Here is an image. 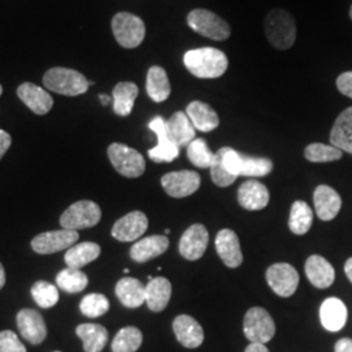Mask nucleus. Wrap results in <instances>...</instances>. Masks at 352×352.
I'll return each mask as SVG.
<instances>
[{
	"label": "nucleus",
	"mask_w": 352,
	"mask_h": 352,
	"mask_svg": "<svg viewBox=\"0 0 352 352\" xmlns=\"http://www.w3.org/2000/svg\"><path fill=\"white\" fill-rule=\"evenodd\" d=\"M184 65L192 75L199 78H218L225 75L228 59L223 51L201 47L186 52Z\"/></svg>",
	"instance_id": "nucleus-1"
},
{
	"label": "nucleus",
	"mask_w": 352,
	"mask_h": 352,
	"mask_svg": "<svg viewBox=\"0 0 352 352\" xmlns=\"http://www.w3.org/2000/svg\"><path fill=\"white\" fill-rule=\"evenodd\" d=\"M265 33L270 45L278 50H289L296 39V23L286 10H272L265 17Z\"/></svg>",
	"instance_id": "nucleus-2"
},
{
	"label": "nucleus",
	"mask_w": 352,
	"mask_h": 352,
	"mask_svg": "<svg viewBox=\"0 0 352 352\" xmlns=\"http://www.w3.org/2000/svg\"><path fill=\"white\" fill-rule=\"evenodd\" d=\"M43 84L51 91L68 97L84 94L90 87L87 77L82 74L63 67L49 69L43 76Z\"/></svg>",
	"instance_id": "nucleus-3"
},
{
	"label": "nucleus",
	"mask_w": 352,
	"mask_h": 352,
	"mask_svg": "<svg viewBox=\"0 0 352 352\" xmlns=\"http://www.w3.org/2000/svg\"><path fill=\"white\" fill-rule=\"evenodd\" d=\"M111 28L113 37L124 49L139 47L146 34L144 21L129 12L116 13L113 16Z\"/></svg>",
	"instance_id": "nucleus-4"
},
{
	"label": "nucleus",
	"mask_w": 352,
	"mask_h": 352,
	"mask_svg": "<svg viewBox=\"0 0 352 352\" xmlns=\"http://www.w3.org/2000/svg\"><path fill=\"white\" fill-rule=\"evenodd\" d=\"M187 24L197 34L213 41H226L231 36V28L226 21L209 10L197 8L190 11Z\"/></svg>",
	"instance_id": "nucleus-5"
},
{
	"label": "nucleus",
	"mask_w": 352,
	"mask_h": 352,
	"mask_svg": "<svg viewBox=\"0 0 352 352\" xmlns=\"http://www.w3.org/2000/svg\"><path fill=\"white\" fill-rule=\"evenodd\" d=\"M109 160L113 168L126 177H139L145 173V158L139 153L124 144L113 142L107 149Z\"/></svg>",
	"instance_id": "nucleus-6"
},
{
	"label": "nucleus",
	"mask_w": 352,
	"mask_h": 352,
	"mask_svg": "<svg viewBox=\"0 0 352 352\" xmlns=\"http://www.w3.org/2000/svg\"><path fill=\"white\" fill-rule=\"evenodd\" d=\"M101 208L89 200L72 204L60 217V226L65 230H81L97 226L101 221Z\"/></svg>",
	"instance_id": "nucleus-7"
},
{
	"label": "nucleus",
	"mask_w": 352,
	"mask_h": 352,
	"mask_svg": "<svg viewBox=\"0 0 352 352\" xmlns=\"http://www.w3.org/2000/svg\"><path fill=\"white\" fill-rule=\"evenodd\" d=\"M244 334L251 343H267L276 334V324L270 314L260 307H253L244 317Z\"/></svg>",
	"instance_id": "nucleus-8"
},
{
	"label": "nucleus",
	"mask_w": 352,
	"mask_h": 352,
	"mask_svg": "<svg viewBox=\"0 0 352 352\" xmlns=\"http://www.w3.org/2000/svg\"><path fill=\"white\" fill-rule=\"evenodd\" d=\"M299 273L292 265L286 263L272 265L266 270V280L270 289H273L278 296L289 298L295 294L299 286Z\"/></svg>",
	"instance_id": "nucleus-9"
},
{
	"label": "nucleus",
	"mask_w": 352,
	"mask_h": 352,
	"mask_svg": "<svg viewBox=\"0 0 352 352\" xmlns=\"http://www.w3.org/2000/svg\"><path fill=\"white\" fill-rule=\"evenodd\" d=\"M164 192L174 197L183 199L193 195L201 186V177L196 171H174L162 176L161 179Z\"/></svg>",
	"instance_id": "nucleus-10"
},
{
	"label": "nucleus",
	"mask_w": 352,
	"mask_h": 352,
	"mask_svg": "<svg viewBox=\"0 0 352 352\" xmlns=\"http://www.w3.org/2000/svg\"><path fill=\"white\" fill-rule=\"evenodd\" d=\"M78 240V232L72 230H54L39 234L32 240L33 251L39 254H51L56 252L69 250Z\"/></svg>",
	"instance_id": "nucleus-11"
},
{
	"label": "nucleus",
	"mask_w": 352,
	"mask_h": 352,
	"mask_svg": "<svg viewBox=\"0 0 352 352\" xmlns=\"http://www.w3.org/2000/svg\"><path fill=\"white\" fill-rule=\"evenodd\" d=\"M209 244V232L201 223L187 228L179 241V253L188 261L200 260Z\"/></svg>",
	"instance_id": "nucleus-12"
},
{
	"label": "nucleus",
	"mask_w": 352,
	"mask_h": 352,
	"mask_svg": "<svg viewBox=\"0 0 352 352\" xmlns=\"http://www.w3.org/2000/svg\"><path fill=\"white\" fill-rule=\"evenodd\" d=\"M149 128L157 135V139H158V145L148 153L151 161L155 164L175 161L179 157L180 148H177L175 144L168 139L166 132V120L164 118L155 116L149 123Z\"/></svg>",
	"instance_id": "nucleus-13"
},
{
	"label": "nucleus",
	"mask_w": 352,
	"mask_h": 352,
	"mask_svg": "<svg viewBox=\"0 0 352 352\" xmlns=\"http://www.w3.org/2000/svg\"><path fill=\"white\" fill-rule=\"evenodd\" d=\"M148 226H149L148 217L142 212L136 210L118 219L113 225L111 234L115 239L123 243L135 241L145 234Z\"/></svg>",
	"instance_id": "nucleus-14"
},
{
	"label": "nucleus",
	"mask_w": 352,
	"mask_h": 352,
	"mask_svg": "<svg viewBox=\"0 0 352 352\" xmlns=\"http://www.w3.org/2000/svg\"><path fill=\"white\" fill-rule=\"evenodd\" d=\"M17 327L24 340L32 344H39L46 340L47 329L39 312L25 308L17 314Z\"/></svg>",
	"instance_id": "nucleus-15"
},
{
	"label": "nucleus",
	"mask_w": 352,
	"mask_h": 352,
	"mask_svg": "<svg viewBox=\"0 0 352 352\" xmlns=\"http://www.w3.org/2000/svg\"><path fill=\"white\" fill-rule=\"evenodd\" d=\"M269 190L258 180L250 179L244 182L238 190V201L245 210H263L269 204Z\"/></svg>",
	"instance_id": "nucleus-16"
},
{
	"label": "nucleus",
	"mask_w": 352,
	"mask_h": 352,
	"mask_svg": "<svg viewBox=\"0 0 352 352\" xmlns=\"http://www.w3.org/2000/svg\"><path fill=\"white\" fill-rule=\"evenodd\" d=\"M215 250L226 266L234 269L243 263L239 238L232 230H221L215 238Z\"/></svg>",
	"instance_id": "nucleus-17"
},
{
	"label": "nucleus",
	"mask_w": 352,
	"mask_h": 352,
	"mask_svg": "<svg viewBox=\"0 0 352 352\" xmlns=\"http://www.w3.org/2000/svg\"><path fill=\"white\" fill-rule=\"evenodd\" d=\"M314 202L317 217L321 221H333L342 208L340 193L329 186H318L314 193Z\"/></svg>",
	"instance_id": "nucleus-18"
},
{
	"label": "nucleus",
	"mask_w": 352,
	"mask_h": 352,
	"mask_svg": "<svg viewBox=\"0 0 352 352\" xmlns=\"http://www.w3.org/2000/svg\"><path fill=\"white\" fill-rule=\"evenodd\" d=\"M166 132L168 139L175 144L177 148L188 146L196 139V128L189 120L187 113L177 111L168 120H166Z\"/></svg>",
	"instance_id": "nucleus-19"
},
{
	"label": "nucleus",
	"mask_w": 352,
	"mask_h": 352,
	"mask_svg": "<svg viewBox=\"0 0 352 352\" xmlns=\"http://www.w3.org/2000/svg\"><path fill=\"white\" fill-rule=\"evenodd\" d=\"M176 340L187 349H197L204 342V330L201 325L188 315L176 317L173 324Z\"/></svg>",
	"instance_id": "nucleus-20"
},
{
	"label": "nucleus",
	"mask_w": 352,
	"mask_h": 352,
	"mask_svg": "<svg viewBox=\"0 0 352 352\" xmlns=\"http://www.w3.org/2000/svg\"><path fill=\"white\" fill-rule=\"evenodd\" d=\"M17 96L37 115L49 113L54 106V100L50 94L45 89L32 82H24L23 85H20L17 89Z\"/></svg>",
	"instance_id": "nucleus-21"
},
{
	"label": "nucleus",
	"mask_w": 352,
	"mask_h": 352,
	"mask_svg": "<svg viewBox=\"0 0 352 352\" xmlns=\"http://www.w3.org/2000/svg\"><path fill=\"white\" fill-rule=\"evenodd\" d=\"M305 274L317 289L330 287L336 279V270L333 265L318 254L308 257L305 263Z\"/></svg>",
	"instance_id": "nucleus-22"
},
{
	"label": "nucleus",
	"mask_w": 352,
	"mask_h": 352,
	"mask_svg": "<svg viewBox=\"0 0 352 352\" xmlns=\"http://www.w3.org/2000/svg\"><path fill=\"white\" fill-rule=\"evenodd\" d=\"M170 245L168 239L164 235H151L136 241L131 248V258L136 263H148L153 258L164 254Z\"/></svg>",
	"instance_id": "nucleus-23"
},
{
	"label": "nucleus",
	"mask_w": 352,
	"mask_h": 352,
	"mask_svg": "<svg viewBox=\"0 0 352 352\" xmlns=\"http://www.w3.org/2000/svg\"><path fill=\"white\" fill-rule=\"evenodd\" d=\"M145 287L139 279L126 277L116 283L115 294L126 308H139L146 300Z\"/></svg>",
	"instance_id": "nucleus-24"
},
{
	"label": "nucleus",
	"mask_w": 352,
	"mask_h": 352,
	"mask_svg": "<svg viewBox=\"0 0 352 352\" xmlns=\"http://www.w3.org/2000/svg\"><path fill=\"white\" fill-rule=\"evenodd\" d=\"M346 304L338 298H329L321 304L320 318L321 324L329 331H340L347 321Z\"/></svg>",
	"instance_id": "nucleus-25"
},
{
	"label": "nucleus",
	"mask_w": 352,
	"mask_h": 352,
	"mask_svg": "<svg viewBox=\"0 0 352 352\" xmlns=\"http://www.w3.org/2000/svg\"><path fill=\"white\" fill-rule=\"evenodd\" d=\"M186 113L193 126L201 132H212L219 126L218 113L205 102H190L187 106Z\"/></svg>",
	"instance_id": "nucleus-26"
},
{
	"label": "nucleus",
	"mask_w": 352,
	"mask_h": 352,
	"mask_svg": "<svg viewBox=\"0 0 352 352\" xmlns=\"http://www.w3.org/2000/svg\"><path fill=\"white\" fill-rule=\"evenodd\" d=\"M330 142L342 151L352 154V107L340 113L330 132Z\"/></svg>",
	"instance_id": "nucleus-27"
},
{
	"label": "nucleus",
	"mask_w": 352,
	"mask_h": 352,
	"mask_svg": "<svg viewBox=\"0 0 352 352\" xmlns=\"http://www.w3.org/2000/svg\"><path fill=\"white\" fill-rule=\"evenodd\" d=\"M146 300L153 312H162L171 299L173 287L168 279L164 277L153 278L146 285Z\"/></svg>",
	"instance_id": "nucleus-28"
},
{
	"label": "nucleus",
	"mask_w": 352,
	"mask_h": 352,
	"mask_svg": "<svg viewBox=\"0 0 352 352\" xmlns=\"http://www.w3.org/2000/svg\"><path fill=\"white\" fill-rule=\"evenodd\" d=\"M101 254V247L93 241H84L76 244L65 252L64 261L68 267L81 269L85 265L93 263Z\"/></svg>",
	"instance_id": "nucleus-29"
},
{
	"label": "nucleus",
	"mask_w": 352,
	"mask_h": 352,
	"mask_svg": "<svg viewBox=\"0 0 352 352\" xmlns=\"http://www.w3.org/2000/svg\"><path fill=\"white\" fill-rule=\"evenodd\" d=\"M146 91L151 100L157 103L164 102L171 94L168 76L162 67L153 65L146 76Z\"/></svg>",
	"instance_id": "nucleus-30"
},
{
	"label": "nucleus",
	"mask_w": 352,
	"mask_h": 352,
	"mask_svg": "<svg viewBox=\"0 0 352 352\" xmlns=\"http://www.w3.org/2000/svg\"><path fill=\"white\" fill-rule=\"evenodd\" d=\"M139 96V88L135 82L122 81L113 88V111L119 116H128L132 113L135 101Z\"/></svg>",
	"instance_id": "nucleus-31"
},
{
	"label": "nucleus",
	"mask_w": 352,
	"mask_h": 352,
	"mask_svg": "<svg viewBox=\"0 0 352 352\" xmlns=\"http://www.w3.org/2000/svg\"><path fill=\"white\" fill-rule=\"evenodd\" d=\"M76 334L84 342L85 352H101L109 340V331L98 324L78 325L76 327Z\"/></svg>",
	"instance_id": "nucleus-32"
},
{
	"label": "nucleus",
	"mask_w": 352,
	"mask_h": 352,
	"mask_svg": "<svg viewBox=\"0 0 352 352\" xmlns=\"http://www.w3.org/2000/svg\"><path fill=\"white\" fill-rule=\"evenodd\" d=\"M314 222V212L305 201H295L289 212V227L292 234L304 235L307 234Z\"/></svg>",
	"instance_id": "nucleus-33"
},
{
	"label": "nucleus",
	"mask_w": 352,
	"mask_h": 352,
	"mask_svg": "<svg viewBox=\"0 0 352 352\" xmlns=\"http://www.w3.org/2000/svg\"><path fill=\"white\" fill-rule=\"evenodd\" d=\"M88 276L81 269L67 267L56 276V285L68 294H77L87 289Z\"/></svg>",
	"instance_id": "nucleus-34"
},
{
	"label": "nucleus",
	"mask_w": 352,
	"mask_h": 352,
	"mask_svg": "<svg viewBox=\"0 0 352 352\" xmlns=\"http://www.w3.org/2000/svg\"><path fill=\"white\" fill-rule=\"evenodd\" d=\"M142 344V333L138 327L120 329L113 340V352H136Z\"/></svg>",
	"instance_id": "nucleus-35"
},
{
	"label": "nucleus",
	"mask_w": 352,
	"mask_h": 352,
	"mask_svg": "<svg viewBox=\"0 0 352 352\" xmlns=\"http://www.w3.org/2000/svg\"><path fill=\"white\" fill-rule=\"evenodd\" d=\"M273 171V162L269 158L248 157L240 153L239 176L261 177Z\"/></svg>",
	"instance_id": "nucleus-36"
},
{
	"label": "nucleus",
	"mask_w": 352,
	"mask_h": 352,
	"mask_svg": "<svg viewBox=\"0 0 352 352\" xmlns=\"http://www.w3.org/2000/svg\"><path fill=\"white\" fill-rule=\"evenodd\" d=\"M342 155H343V151L338 149V148H336L333 145L320 144V142L308 145L304 151V157L309 162H315V164H325V162L340 161Z\"/></svg>",
	"instance_id": "nucleus-37"
},
{
	"label": "nucleus",
	"mask_w": 352,
	"mask_h": 352,
	"mask_svg": "<svg viewBox=\"0 0 352 352\" xmlns=\"http://www.w3.org/2000/svg\"><path fill=\"white\" fill-rule=\"evenodd\" d=\"M187 157L190 164L199 168H210L213 162L214 153L209 149L204 139H195L187 146Z\"/></svg>",
	"instance_id": "nucleus-38"
},
{
	"label": "nucleus",
	"mask_w": 352,
	"mask_h": 352,
	"mask_svg": "<svg viewBox=\"0 0 352 352\" xmlns=\"http://www.w3.org/2000/svg\"><path fill=\"white\" fill-rule=\"evenodd\" d=\"M32 296L34 302H37L41 308H45V309L54 307L59 300V292L56 286L45 280H39L33 285Z\"/></svg>",
	"instance_id": "nucleus-39"
},
{
	"label": "nucleus",
	"mask_w": 352,
	"mask_h": 352,
	"mask_svg": "<svg viewBox=\"0 0 352 352\" xmlns=\"http://www.w3.org/2000/svg\"><path fill=\"white\" fill-rule=\"evenodd\" d=\"M110 309L109 299L102 294H89L81 302H80V311L82 315L96 318L100 316L107 314Z\"/></svg>",
	"instance_id": "nucleus-40"
},
{
	"label": "nucleus",
	"mask_w": 352,
	"mask_h": 352,
	"mask_svg": "<svg viewBox=\"0 0 352 352\" xmlns=\"http://www.w3.org/2000/svg\"><path fill=\"white\" fill-rule=\"evenodd\" d=\"M210 175H212L214 184L218 187H222V188L230 187L238 179L236 176L231 175L225 168L221 151H218L214 154L213 162L210 166Z\"/></svg>",
	"instance_id": "nucleus-41"
},
{
	"label": "nucleus",
	"mask_w": 352,
	"mask_h": 352,
	"mask_svg": "<svg viewBox=\"0 0 352 352\" xmlns=\"http://www.w3.org/2000/svg\"><path fill=\"white\" fill-rule=\"evenodd\" d=\"M0 352H26V349L13 331L4 330L0 333Z\"/></svg>",
	"instance_id": "nucleus-42"
},
{
	"label": "nucleus",
	"mask_w": 352,
	"mask_h": 352,
	"mask_svg": "<svg viewBox=\"0 0 352 352\" xmlns=\"http://www.w3.org/2000/svg\"><path fill=\"white\" fill-rule=\"evenodd\" d=\"M337 88L340 93L352 100V71L343 72L337 78Z\"/></svg>",
	"instance_id": "nucleus-43"
},
{
	"label": "nucleus",
	"mask_w": 352,
	"mask_h": 352,
	"mask_svg": "<svg viewBox=\"0 0 352 352\" xmlns=\"http://www.w3.org/2000/svg\"><path fill=\"white\" fill-rule=\"evenodd\" d=\"M12 144V139L10 136V133H7L6 131L0 129V160L3 158V155L7 153Z\"/></svg>",
	"instance_id": "nucleus-44"
},
{
	"label": "nucleus",
	"mask_w": 352,
	"mask_h": 352,
	"mask_svg": "<svg viewBox=\"0 0 352 352\" xmlns=\"http://www.w3.org/2000/svg\"><path fill=\"white\" fill-rule=\"evenodd\" d=\"M336 352H352V340L342 338L336 343Z\"/></svg>",
	"instance_id": "nucleus-45"
},
{
	"label": "nucleus",
	"mask_w": 352,
	"mask_h": 352,
	"mask_svg": "<svg viewBox=\"0 0 352 352\" xmlns=\"http://www.w3.org/2000/svg\"><path fill=\"white\" fill-rule=\"evenodd\" d=\"M244 352H269V350L263 343H251Z\"/></svg>",
	"instance_id": "nucleus-46"
},
{
	"label": "nucleus",
	"mask_w": 352,
	"mask_h": 352,
	"mask_svg": "<svg viewBox=\"0 0 352 352\" xmlns=\"http://www.w3.org/2000/svg\"><path fill=\"white\" fill-rule=\"evenodd\" d=\"M344 273H346V276H347V278L350 279V282L352 283V257L346 261V265H344Z\"/></svg>",
	"instance_id": "nucleus-47"
},
{
	"label": "nucleus",
	"mask_w": 352,
	"mask_h": 352,
	"mask_svg": "<svg viewBox=\"0 0 352 352\" xmlns=\"http://www.w3.org/2000/svg\"><path fill=\"white\" fill-rule=\"evenodd\" d=\"M4 285H6V272H4L3 265L0 263V289L4 287Z\"/></svg>",
	"instance_id": "nucleus-48"
},
{
	"label": "nucleus",
	"mask_w": 352,
	"mask_h": 352,
	"mask_svg": "<svg viewBox=\"0 0 352 352\" xmlns=\"http://www.w3.org/2000/svg\"><path fill=\"white\" fill-rule=\"evenodd\" d=\"M100 101H101L103 106H107V104L111 102V98H110L109 96H106V94H101V96H100Z\"/></svg>",
	"instance_id": "nucleus-49"
},
{
	"label": "nucleus",
	"mask_w": 352,
	"mask_h": 352,
	"mask_svg": "<svg viewBox=\"0 0 352 352\" xmlns=\"http://www.w3.org/2000/svg\"><path fill=\"white\" fill-rule=\"evenodd\" d=\"M350 17H351V20H352V6H351V8H350Z\"/></svg>",
	"instance_id": "nucleus-50"
},
{
	"label": "nucleus",
	"mask_w": 352,
	"mask_h": 352,
	"mask_svg": "<svg viewBox=\"0 0 352 352\" xmlns=\"http://www.w3.org/2000/svg\"><path fill=\"white\" fill-rule=\"evenodd\" d=\"M1 93H3V88H1V85H0V96H1Z\"/></svg>",
	"instance_id": "nucleus-51"
},
{
	"label": "nucleus",
	"mask_w": 352,
	"mask_h": 352,
	"mask_svg": "<svg viewBox=\"0 0 352 352\" xmlns=\"http://www.w3.org/2000/svg\"><path fill=\"white\" fill-rule=\"evenodd\" d=\"M55 352H60V351H55Z\"/></svg>",
	"instance_id": "nucleus-52"
}]
</instances>
